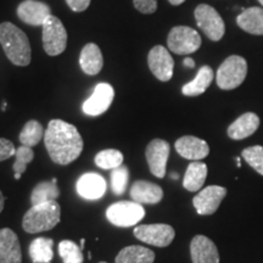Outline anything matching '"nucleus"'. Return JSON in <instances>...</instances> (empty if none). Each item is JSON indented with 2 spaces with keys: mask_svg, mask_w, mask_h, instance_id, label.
<instances>
[{
  "mask_svg": "<svg viewBox=\"0 0 263 263\" xmlns=\"http://www.w3.org/2000/svg\"><path fill=\"white\" fill-rule=\"evenodd\" d=\"M44 144L52 162L66 166L77 160L83 151V139L73 124L51 120L44 133Z\"/></svg>",
  "mask_w": 263,
  "mask_h": 263,
  "instance_id": "f257e3e1",
  "label": "nucleus"
},
{
  "mask_svg": "<svg viewBox=\"0 0 263 263\" xmlns=\"http://www.w3.org/2000/svg\"><path fill=\"white\" fill-rule=\"evenodd\" d=\"M0 44L6 58L16 66L29 65L32 50L26 33L16 27L11 22H3L0 25Z\"/></svg>",
  "mask_w": 263,
  "mask_h": 263,
  "instance_id": "f03ea898",
  "label": "nucleus"
},
{
  "mask_svg": "<svg viewBox=\"0 0 263 263\" xmlns=\"http://www.w3.org/2000/svg\"><path fill=\"white\" fill-rule=\"evenodd\" d=\"M61 218V207L55 201L33 205L22 219V228L29 234L48 232L59 224Z\"/></svg>",
  "mask_w": 263,
  "mask_h": 263,
  "instance_id": "7ed1b4c3",
  "label": "nucleus"
},
{
  "mask_svg": "<svg viewBox=\"0 0 263 263\" xmlns=\"http://www.w3.org/2000/svg\"><path fill=\"white\" fill-rule=\"evenodd\" d=\"M248 74V62L244 58L232 55L227 58L217 71V85L223 90L238 88L245 81Z\"/></svg>",
  "mask_w": 263,
  "mask_h": 263,
  "instance_id": "20e7f679",
  "label": "nucleus"
},
{
  "mask_svg": "<svg viewBox=\"0 0 263 263\" xmlns=\"http://www.w3.org/2000/svg\"><path fill=\"white\" fill-rule=\"evenodd\" d=\"M145 217V210L143 205L136 201H118L110 205L106 210V218L111 224L116 227L136 226Z\"/></svg>",
  "mask_w": 263,
  "mask_h": 263,
  "instance_id": "39448f33",
  "label": "nucleus"
},
{
  "mask_svg": "<svg viewBox=\"0 0 263 263\" xmlns=\"http://www.w3.org/2000/svg\"><path fill=\"white\" fill-rule=\"evenodd\" d=\"M43 48L49 57H57L65 51L67 32L57 16L50 15L43 24Z\"/></svg>",
  "mask_w": 263,
  "mask_h": 263,
  "instance_id": "423d86ee",
  "label": "nucleus"
},
{
  "mask_svg": "<svg viewBox=\"0 0 263 263\" xmlns=\"http://www.w3.org/2000/svg\"><path fill=\"white\" fill-rule=\"evenodd\" d=\"M168 49L174 54L189 55L201 47V37L194 28L186 26H177L168 33Z\"/></svg>",
  "mask_w": 263,
  "mask_h": 263,
  "instance_id": "0eeeda50",
  "label": "nucleus"
},
{
  "mask_svg": "<svg viewBox=\"0 0 263 263\" xmlns=\"http://www.w3.org/2000/svg\"><path fill=\"white\" fill-rule=\"evenodd\" d=\"M194 15L197 26L201 28L207 38L213 42L221 41L226 33V25L216 9L207 4H200L195 9Z\"/></svg>",
  "mask_w": 263,
  "mask_h": 263,
  "instance_id": "6e6552de",
  "label": "nucleus"
},
{
  "mask_svg": "<svg viewBox=\"0 0 263 263\" xmlns=\"http://www.w3.org/2000/svg\"><path fill=\"white\" fill-rule=\"evenodd\" d=\"M134 236L145 244L157 246V248H166L172 244L176 232L172 227L163 223L156 224H143L134 228Z\"/></svg>",
  "mask_w": 263,
  "mask_h": 263,
  "instance_id": "1a4fd4ad",
  "label": "nucleus"
},
{
  "mask_svg": "<svg viewBox=\"0 0 263 263\" xmlns=\"http://www.w3.org/2000/svg\"><path fill=\"white\" fill-rule=\"evenodd\" d=\"M147 65L150 71L161 82H168L173 76L174 61L168 49L162 45H156L149 51Z\"/></svg>",
  "mask_w": 263,
  "mask_h": 263,
  "instance_id": "9d476101",
  "label": "nucleus"
},
{
  "mask_svg": "<svg viewBox=\"0 0 263 263\" xmlns=\"http://www.w3.org/2000/svg\"><path fill=\"white\" fill-rule=\"evenodd\" d=\"M170 151V144L163 139L151 140L149 145L146 146L145 157L147 164H149V170L157 178H163L166 176V166Z\"/></svg>",
  "mask_w": 263,
  "mask_h": 263,
  "instance_id": "9b49d317",
  "label": "nucleus"
},
{
  "mask_svg": "<svg viewBox=\"0 0 263 263\" xmlns=\"http://www.w3.org/2000/svg\"><path fill=\"white\" fill-rule=\"evenodd\" d=\"M227 195V189L219 185H210L203 188L194 196L193 205L196 212L201 216L213 215Z\"/></svg>",
  "mask_w": 263,
  "mask_h": 263,
  "instance_id": "f8f14e48",
  "label": "nucleus"
},
{
  "mask_svg": "<svg viewBox=\"0 0 263 263\" xmlns=\"http://www.w3.org/2000/svg\"><path fill=\"white\" fill-rule=\"evenodd\" d=\"M115 98V90L108 83H99L93 94L83 103V112L88 116H99L106 112Z\"/></svg>",
  "mask_w": 263,
  "mask_h": 263,
  "instance_id": "ddd939ff",
  "label": "nucleus"
},
{
  "mask_svg": "<svg viewBox=\"0 0 263 263\" xmlns=\"http://www.w3.org/2000/svg\"><path fill=\"white\" fill-rule=\"evenodd\" d=\"M50 15L49 5L37 0H25L17 8L18 18L29 26H43Z\"/></svg>",
  "mask_w": 263,
  "mask_h": 263,
  "instance_id": "4468645a",
  "label": "nucleus"
},
{
  "mask_svg": "<svg viewBox=\"0 0 263 263\" xmlns=\"http://www.w3.org/2000/svg\"><path fill=\"white\" fill-rule=\"evenodd\" d=\"M106 180L99 173H85L76 184L78 195L87 200H98L106 193Z\"/></svg>",
  "mask_w": 263,
  "mask_h": 263,
  "instance_id": "2eb2a0df",
  "label": "nucleus"
},
{
  "mask_svg": "<svg viewBox=\"0 0 263 263\" xmlns=\"http://www.w3.org/2000/svg\"><path fill=\"white\" fill-rule=\"evenodd\" d=\"M190 255L193 263H219L218 249L205 235L194 236L190 242Z\"/></svg>",
  "mask_w": 263,
  "mask_h": 263,
  "instance_id": "dca6fc26",
  "label": "nucleus"
},
{
  "mask_svg": "<svg viewBox=\"0 0 263 263\" xmlns=\"http://www.w3.org/2000/svg\"><path fill=\"white\" fill-rule=\"evenodd\" d=\"M177 153L184 159L190 161H200L210 154V146L205 140L193 136L179 138L174 144Z\"/></svg>",
  "mask_w": 263,
  "mask_h": 263,
  "instance_id": "f3484780",
  "label": "nucleus"
},
{
  "mask_svg": "<svg viewBox=\"0 0 263 263\" xmlns=\"http://www.w3.org/2000/svg\"><path fill=\"white\" fill-rule=\"evenodd\" d=\"M0 263H22V251L17 235L9 228L0 229Z\"/></svg>",
  "mask_w": 263,
  "mask_h": 263,
  "instance_id": "a211bd4d",
  "label": "nucleus"
},
{
  "mask_svg": "<svg viewBox=\"0 0 263 263\" xmlns=\"http://www.w3.org/2000/svg\"><path fill=\"white\" fill-rule=\"evenodd\" d=\"M130 197L140 205H156L163 197L160 185L147 180H136L130 188Z\"/></svg>",
  "mask_w": 263,
  "mask_h": 263,
  "instance_id": "6ab92c4d",
  "label": "nucleus"
},
{
  "mask_svg": "<svg viewBox=\"0 0 263 263\" xmlns=\"http://www.w3.org/2000/svg\"><path fill=\"white\" fill-rule=\"evenodd\" d=\"M259 127V117L254 112H246L228 127V137L233 140H242L255 133Z\"/></svg>",
  "mask_w": 263,
  "mask_h": 263,
  "instance_id": "aec40b11",
  "label": "nucleus"
},
{
  "mask_svg": "<svg viewBox=\"0 0 263 263\" xmlns=\"http://www.w3.org/2000/svg\"><path fill=\"white\" fill-rule=\"evenodd\" d=\"M82 71L88 76H97L104 66V59L100 48L94 43L84 45L80 55Z\"/></svg>",
  "mask_w": 263,
  "mask_h": 263,
  "instance_id": "412c9836",
  "label": "nucleus"
},
{
  "mask_svg": "<svg viewBox=\"0 0 263 263\" xmlns=\"http://www.w3.org/2000/svg\"><path fill=\"white\" fill-rule=\"evenodd\" d=\"M242 31L255 35H263V9L258 6L245 9L236 18Z\"/></svg>",
  "mask_w": 263,
  "mask_h": 263,
  "instance_id": "4be33fe9",
  "label": "nucleus"
},
{
  "mask_svg": "<svg viewBox=\"0 0 263 263\" xmlns=\"http://www.w3.org/2000/svg\"><path fill=\"white\" fill-rule=\"evenodd\" d=\"M155 252L144 246L133 245L121 250L115 263H154Z\"/></svg>",
  "mask_w": 263,
  "mask_h": 263,
  "instance_id": "5701e85b",
  "label": "nucleus"
},
{
  "mask_svg": "<svg viewBox=\"0 0 263 263\" xmlns=\"http://www.w3.org/2000/svg\"><path fill=\"white\" fill-rule=\"evenodd\" d=\"M213 81V71L210 66H202L192 82L184 84L182 93L185 97H197L207 90Z\"/></svg>",
  "mask_w": 263,
  "mask_h": 263,
  "instance_id": "b1692460",
  "label": "nucleus"
},
{
  "mask_svg": "<svg viewBox=\"0 0 263 263\" xmlns=\"http://www.w3.org/2000/svg\"><path fill=\"white\" fill-rule=\"evenodd\" d=\"M207 177V166L203 162L199 161H193L189 164L186 172L184 174L183 186L188 192H199L205 184Z\"/></svg>",
  "mask_w": 263,
  "mask_h": 263,
  "instance_id": "393cba45",
  "label": "nucleus"
},
{
  "mask_svg": "<svg viewBox=\"0 0 263 263\" xmlns=\"http://www.w3.org/2000/svg\"><path fill=\"white\" fill-rule=\"evenodd\" d=\"M58 179L52 178L50 182H41L34 186L31 194L32 205H39L43 202L55 201L60 196V190H59Z\"/></svg>",
  "mask_w": 263,
  "mask_h": 263,
  "instance_id": "a878e982",
  "label": "nucleus"
},
{
  "mask_svg": "<svg viewBox=\"0 0 263 263\" xmlns=\"http://www.w3.org/2000/svg\"><path fill=\"white\" fill-rule=\"evenodd\" d=\"M54 240L49 238H37L29 245V256L33 263H49L54 257Z\"/></svg>",
  "mask_w": 263,
  "mask_h": 263,
  "instance_id": "bb28decb",
  "label": "nucleus"
},
{
  "mask_svg": "<svg viewBox=\"0 0 263 263\" xmlns=\"http://www.w3.org/2000/svg\"><path fill=\"white\" fill-rule=\"evenodd\" d=\"M43 137H44V129L42 124L38 121L31 120L22 128L18 139L22 145L33 147L38 145Z\"/></svg>",
  "mask_w": 263,
  "mask_h": 263,
  "instance_id": "cd10ccee",
  "label": "nucleus"
},
{
  "mask_svg": "<svg viewBox=\"0 0 263 263\" xmlns=\"http://www.w3.org/2000/svg\"><path fill=\"white\" fill-rule=\"evenodd\" d=\"M123 154L116 149H106L100 151L95 156V164L103 170H115L122 166Z\"/></svg>",
  "mask_w": 263,
  "mask_h": 263,
  "instance_id": "c85d7f7f",
  "label": "nucleus"
},
{
  "mask_svg": "<svg viewBox=\"0 0 263 263\" xmlns=\"http://www.w3.org/2000/svg\"><path fill=\"white\" fill-rule=\"evenodd\" d=\"M15 157L16 160L14 166H12V170H14L15 173V179L18 180L21 179L22 173L26 172V170H27V164L32 162L33 159H34V153H33L32 147L22 145L16 149Z\"/></svg>",
  "mask_w": 263,
  "mask_h": 263,
  "instance_id": "c756f323",
  "label": "nucleus"
},
{
  "mask_svg": "<svg viewBox=\"0 0 263 263\" xmlns=\"http://www.w3.org/2000/svg\"><path fill=\"white\" fill-rule=\"evenodd\" d=\"M59 254L64 263H83V254L81 246L71 240H62L59 244Z\"/></svg>",
  "mask_w": 263,
  "mask_h": 263,
  "instance_id": "7c9ffc66",
  "label": "nucleus"
},
{
  "mask_svg": "<svg viewBox=\"0 0 263 263\" xmlns=\"http://www.w3.org/2000/svg\"><path fill=\"white\" fill-rule=\"evenodd\" d=\"M111 189L116 195H122L126 192L129 179V170L126 166H120L111 172Z\"/></svg>",
  "mask_w": 263,
  "mask_h": 263,
  "instance_id": "2f4dec72",
  "label": "nucleus"
},
{
  "mask_svg": "<svg viewBox=\"0 0 263 263\" xmlns=\"http://www.w3.org/2000/svg\"><path fill=\"white\" fill-rule=\"evenodd\" d=\"M241 156L249 166L263 176V147L261 145L246 147L245 150H242Z\"/></svg>",
  "mask_w": 263,
  "mask_h": 263,
  "instance_id": "473e14b6",
  "label": "nucleus"
},
{
  "mask_svg": "<svg viewBox=\"0 0 263 263\" xmlns=\"http://www.w3.org/2000/svg\"><path fill=\"white\" fill-rule=\"evenodd\" d=\"M133 4L141 14H154L157 10V0H133Z\"/></svg>",
  "mask_w": 263,
  "mask_h": 263,
  "instance_id": "72a5a7b5",
  "label": "nucleus"
},
{
  "mask_svg": "<svg viewBox=\"0 0 263 263\" xmlns=\"http://www.w3.org/2000/svg\"><path fill=\"white\" fill-rule=\"evenodd\" d=\"M15 154L16 149L12 141L5 139V138H0V162L15 156Z\"/></svg>",
  "mask_w": 263,
  "mask_h": 263,
  "instance_id": "f704fd0d",
  "label": "nucleus"
},
{
  "mask_svg": "<svg viewBox=\"0 0 263 263\" xmlns=\"http://www.w3.org/2000/svg\"><path fill=\"white\" fill-rule=\"evenodd\" d=\"M67 5L74 12H82L87 10L90 5V0H66Z\"/></svg>",
  "mask_w": 263,
  "mask_h": 263,
  "instance_id": "c9c22d12",
  "label": "nucleus"
},
{
  "mask_svg": "<svg viewBox=\"0 0 263 263\" xmlns=\"http://www.w3.org/2000/svg\"><path fill=\"white\" fill-rule=\"evenodd\" d=\"M183 64H184V66H185V67H189V68H193L194 66H195V61L193 60L192 58H186L185 60L183 61Z\"/></svg>",
  "mask_w": 263,
  "mask_h": 263,
  "instance_id": "e433bc0d",
  "label": "nucleus"
},
{
  "mask_svg": "<svg viewBox=\"0 0 263 263\" xmlns=\"http://www.w3.org/2000/svg\"><path fill=\"white\" fill-rule=\"evenodd\" d=\"M4 203H5V197L3 195V193L0 192V212H2L3 209H4Z\"/></svg>",
  "mask_w": 263,
  "mask_h": 263,
  "instance_id": "4c0bfd02",
  "label": "nucleus"
},
{
  "mask_svg": "<svg viewBox=\"0 0 263 263\" xmlns=\"http://www.w3.org/2000/svg\"><path fill=\"white\" fill-rule=\"evenodd\" d=\"M168 2L171 3V4L172 5H180V4H183L184 2H185V0H168Z\"/></svg>",
  "mask_w": 263,
  "mask_h": 263,
  "instance_id": "58836bf2",
  "label": "nucleus"
},
{
  "mask_svg": "<svg viewBox=\"0 0 263 263\" xmlns=\"http://www.w3.org/2000/svg\"><path fill=\"white\" fill-rule=\"evenodd\" d=\"M84 245H85V239H82V240H81V249H82V250L84 249Z\"/></svg>",
  "mask_w": 263,
  "mask_h": 263,
  "instance_id": "ea45409f",
  "label": "nucleus"
},
{
  "mask_svg": "<svg viewBox=\"0 0 263 263\" xmlns=\"http://www.w3.org/2000/svg\"><path fill=\"white\" fill-rule=\"evenodd\" d=\"M171 178L178 179V174H177V173H172V174H171Z\"/></svg>",
  "mask_w": 263,
  "mask_h": 263,
  "instance_id": "a19ab883",
  "label": "nucleus"
},
{
  "mask_svg": "<svg viewBox=\"0 0 263 263\" xmlns=\"http://www.w3.org/2000/svg\"><path fill=\"white\" fill-rule=\"evenodd\" d=\"M236 163H238V167H240V159H239V157H236Z\"/></svg>",
  "mask_w": 263,
  "mask_h": 263,
  "instance_id": "79ce46f5",
  "label": "nucleus"
},
{
  "mask_svg": "<svg viewBox=\"0 0 263 263\" xmlns=\"http://www.w3.org/2000/svg\"><path fill=\"white\" fill-rule=\"evenodd\" d=\"M6 108V103H3V111H5Z\"/></svg>",
  "mask_w": 263,
  "mask_h": 263,
  "instance_id": "37998d69",
  "label": "nucleus"
},
{
  "mask_svg": "<svg viewBox=\"0 0 263 263\" xmlns=\"http://www.w3.org/2000/svg\"><path fill=\"white\" fill-rule=\"evenodd\" d=\"M258 2H259V4H261V5L263 6V0H258Z\"/></svg>",
  "mask_w": 263,
  "mask_h": 263,
  "instance_id": "c03bdc74",
  "label": "nucleus"
},
{
  "mask_svg": "<svg viewBox=\"0 0 263 263\" xmlns=\"http://www.w3.org/2000/svg\"><path fill=\"white\" fill-rule=\"evenodd\" d=\"M99 263H107V262H99Z\"/></svg>",
  "mask_w": 263,
  "mask_h": 263,
  "instance_id": "a18cd8bd",
  "label": "nucleus"
}]
</instances>
